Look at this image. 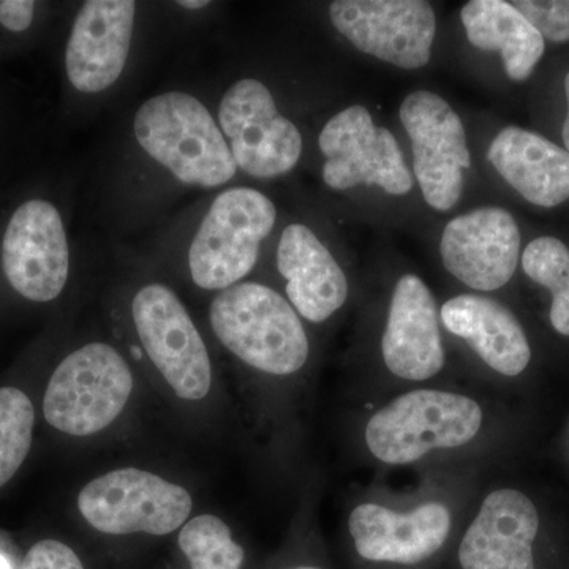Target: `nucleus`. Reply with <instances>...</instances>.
Listing matches in <instances>:
<instances>
[{"label":"nucleus","instance_id":"nucleus-1","mask_svg":"<svg viewBox=\"0 0 569 569\" xmlns=\"http://www.w3.org/2000/svg\"><path fill=\"white\" fill-rule=\"evenodd\" d=\"M134 137L149 157L187 186H223L238 164L222 130L200 100L168 92L138 108Z\"/></svg>","mask_w":569,"mask_h":569},{"label":"nucleus","instance_id":"nucleus-2","mask_svg":"<svg viewBox=\"0 0 569 569\" xmlns=\"http://www.w3.org/2000/svg\"><path fill=\"white\" fill-rule=\"evenodd\" d=\"M209 318L220 342L261 372L290 376L309 358V340L293 307L264 284L224 288L213 299Z\"/></svg>","mask_w":569,"mask_h":569},{"label":"nucleus","instance_id":"nucleus-3","mask_svg":"<svg viewBox=\"0 0 569 569\" xmlns=\"http://www.w3.org/2000/svg\"><path fill=\"white\" fill-rule=\"evenodd\" d=\"M481 425V408L470 397L419 389L373 415L367 422L366 441L381 462L403 466L433 449L463 447Z\"/></svg>","mask_w":569,"mask_h":569},{"label":"nucleus","instance_id":"nucleus-4","mask_svg":"<svg viewBox=\"0 0 569 569\" xmlns=\"http://www.w3.org/2000/svg\"><path fill=\"white\" fill-rule=\"evenodd\" d=\"M276 219L274 203L258 190L236 187L220 193L190 246L193 282L203 290H224L244 279Z\"/></svg>","mask_w":569,"mask_h":569},{"label":"nucleus","instance_id":"nucleus-5","mask_svg":"<svg viewBox=\"0 0 569 569\" xmlns=\"http://www.w3.org/2000/svg\"><path fill=\"white\" fill-rule=\"evenodd\" d=\"M132 389L126 359L107 343H89L67 356L52 373L43 415L63 433L93 436L122 413Z\"/></svg>","mask_w":569,"mask_h":569},{"label":"nucleus","instance_id":"nucleus-6","mask_svg":"<svg viewBox=\"0 0 569 569\" xmlns=\"http://www.w3.org/2000/svg\"><path fill=\"white\" fill-rule=\"evenodd\" d=\"M78 508L102 533L163 537L186 523L192 497L149 471L121 468L89 482L78 496Z\"/></svg>","mask_w":569,"mask_h":569},{"label":"nucleus","instance_id":"nucleus-7","mask_svg":"<svg viewBox=\"0 0 569 569\" xmlns=\"http://www.w3.org/2000/svg\"><path fill=\"white\" fill-rule=\"evenodd\" d=\"M132 316L146 353L176 396L204 399L211 391V359L173 290L159 283L141 288L133 299Z\"/></svg>","mask_w":569,"mask_h":569},{"label":"nucleus","instance_id":"nucleus-8","mask_svg":"<svg viewBox=\"0 0 569 569\" xmlns=\"http://www.w3.org/2000/svg\"><path fill=\"white\" fill-rule=\"evenodd\" d=\"M219 122L236 164L253 178L287 174L301 159V133L277 111L263 82L241 80L231 86L220 102Z\"/></svg>","mask_w":569,"mask_h":569},{"label":"nucleus","instance_id":"nucleus-9","mask_svg":"<svg viewBox=\"0 0 569 569\" xmlns=\"http://www.w3.org/2000/svg\"><path fill=\"white\" fill-rule=\"evenodd\" d=\"M318 144L326 159L323 179L331 189L348 190L359 183L380 187L389 194L413 189L395 134L377 127L365 107L355 104L329 119Z\"/></svg>","mask_w":569,"mask_h":569},{"label":"nucleus","instance_id":"nucleus-10","mask_svg":"<svg viewBox=\"0 0 569 569\" xmlns=\"http://www.w3.org/2000/svg\"><path fill=\"white\" fill-rule=\"evenodd\" d=\"M410 134L413 168L426 203L449 211L463 192V171L471 164L466 129L447 100L437 93H410L400 107Z\"/></svg>","mask_w":569,"mask_h":569},{"label":"nucleus","instance_id":"nucleus-11","mask_svg":"<svg viewBox=\"0 0 569 569\" xmlns=\"http://www.w3.org/2000/svg\"><path fill=\"white\" fill-rule=\"evenodd\" d=\"M329 18L366 54L399 69L427 66L436 40V11L422 0H336Z\"/></svg>","mask_w":569,"mask_h":569},{"label":"nucleus","instance_id":"nucleus-12","mask_svg":"<svg viewBox=\"0 0 569 569\" xmlns=\"http://www.w3.org/2000/svg\"><path fill=\"white\" fill-rule=\"evenodd\" d=\"M2 266L11 287L33 302H50L66 287L70 249L62 217L44 200L26 201L3 234Z\"/></svg>","mask_w":569,"mask_h":569},{"label":"nucleus","instance_id":"nucleus-13","mask_svg":"<svg viewBox=\"0 0 569 569\" xmlns=\"http://www.w3.org/2000/svg\"><path fill=\"white\" fill-rule=\"evenodd\" d=\"M440 253L445 268L460 282L473 290H498L518 268V223L507 209H475L447 224Z\"/></svg>","mask_w":569,"mask_h":569},{"label":"nucleus","instance_id":"nucleus-14","mask_svg":"<svg viewBox=\"0 0 569 569\" xmlns=\"http://www.w3.org/2000/svg\"><path fill=\"white\" fill-rule=\"evenodd\" d=\"M133 0H89L71 28L67 77L80 92L107 91L121 77L132 43Z\"/></svg>","mask_w":569,"mask_h":569},{"label":"nucleus","instance_id":"nucleus-15","mask_svg":"<svg viewBox=\"0 0 569 569\" xmlns=\"http://www.w3.org/2000/svg\"><path fill=\"white\" fill-rule=\"evenodd\" d=\"M537 508L515 489L490 493L459 549L463 569H535Z\"/></svg>","mask_w":569,"mask_h":569},{"label":"nucleus","instance_id":"nucleus-16","mask_svg":"<svg viewBox=\"0 0 569 569\" xmlns=\"http://www.w3.org/2000/svg\"><path fill=\"white\" fill-rule=\"evenodd\" d=\"M381 351L388 369L406 380H427L443 369L436 299L418 276L400 277L396 284Z\"/></svg>","mask_w":569,"mask_h":569},{"label":"nucleus","instance_id":"nucleus-17","mask_svg":"<svg viewBox=\"0 0 569 569\" xmlns=\"http://www.w3.org/2000/svg\"><path fill=\"white\" fill-rule=\"evenodd\" d=\"M451 516L443 505L427 503L407 515L380 505L351 512L350 533L366 560L415 565L432 557L447 541Z\"/></svg>","mask_w":569,"mask_h":569},{"label":"nucleus","instance_id":"nucleus-18","mask_svg":"<svg viewBox=\"0 0 569 569\" xmlns=\"http://www.w3.org/2000/svg\"><path fill=\"white\" fill-rule=\"evenodd\" d=\"M277 268L287 279L291 305L306 320L321 323L346 305L347 277L306 224L284 228L277 250Z\"/></svg>","mask_w":569,"mask_h":569},{"label":"nucleus","instance_id":"nucleus-19","mask_svg":"<svg viewBox=\"0 0 569 569\" xmlns=\"http://www.w3.org/2000/svg\"><path fill=\"white\" fill-rule=\"evenodd\" d=\"M488 159L531 204L553 208L569 198V152L541 134L507 127L490 144Z\"/></svg>","mask_w":569,"mask_h":569},{"label":"nucleus","instance_id":"nucleus-20","mask_svg":"<svg viewBox=\"0 0 569 569\" xmlns=\"http://www.w3.org/2000/svg\"><path fill=\"white\" fill-rule=\"evenodd\" d=\"M445 328L462 337L501 376L516 377L529 366L531 350L518 318L486 296L462 295L441 309Z\"/></svg>","mask_w":569,"mask_h":569},{"label":"nucleus","instance_id":"nucleus-21","mask_svg":"<svg viewBox=\"0 0 569 569\" xmlns=\"http://www.w3.org/2000/svg\"><path fill=\"white\" fill-rule=\"evenodd\" d=\"M467 39L485 51H498L512 81H526L533 73L546 44L541 33L503 0H471L460 11Z\"/></svg>","mask_w":569,"mask_h":569},{"label":"nucleus","instance_id":"nucleus-22","mask_svg":"<svg viewBox=\"0 0 569 569\" xmlns=\"http://www.w3.org/2000/svg\"><path fill=\"white\" fill-rule=\"evenodd\" d=\"M522 268L533 282L552 293L550 323L561 336H569V250L552 236L531 241L522 254Z\"/></svg>","mask_w":569,"mask_h":569},{"label":"nucleus","instance_id":"nucleus-23","mask_svg":"<svg viewBox=\"0 0 569 569\" xmlns=\"http://www.w3.org/2000/svg\"><path fill=\"white\" fill-rule=\"evenodd\" d=\"M179 548L192 569H241L244 549L236 545L222 519L198 516L182 527Z\"/></svg>","mask_w":569,"mask_h":569},{"label":"nucleus","instance_id":"nucleus-24","mask_svg":"<svg viewBox=\"0 0 569 569\" xmlns=\"http://www.w3.org/2000/svg\"><path fill=\"white\" fill-rule=\"evenodd\" d=\"M36 411L18 388H0V488L14 477L32 447Z\"/></svg>","mask_w":569,"mask_h":569},{"label":"nucleus","instance_id":"nucleus-25","mask_svg":"<svg viewBox=\"0 0 569 569\" xmlns=\"http://www.w3.org/2000/svg\"><path fill=\"white\" fill-rule=\"evenodd\" d=\"M512 6L541 33L542 39L557 43L569 40V0H519Z\"/></svg>","mask_w":569,"mask_h":569},{"label":"nucleus","instance_id":"nucleus-26","mask_svg":"<svg viewBox=\"0 0 569 569\" xmlns=\"http://www.w3.org/2000/svg\"><path fill=\"white\" fill-rule=\"evenodd\" d=\"M18 569H84L80 557L56 539H43L33 545Z\"/></svg>","mask_w":569,"mask_h":569},{"label":"nucleus","instance_id":"nucleus-27","mask_svg":"<svg viewBox=\"0 0 569 569\" xmlns=\"http://www.w3.org/2000/svg\"><path fill=\"white\" fill-rule=\"evenodd\" d=\"M36 2L32 0H0V24L11 32H22L32 24Z\"/></svg>","mask_w":569,"mask_h":569},{"label":"nucleus","instance_id":"nucleus-28","mask_svg":"<svg viewBox=\"0 0 569 569\" xmlns=\"http://www.w3.org/2000/svg\"><path fill=\"white\" fill-rule=\"evenodd\" d=\"M565 92H567L568 112L567 121L563 123V142L565 146H567V151L569 152V71L567 78H565Z\"/></svg>","mask_w":569,"mask_h":569},{"label":"nucleus","instance_id":"nucleus-29","mask_svg":"<svg viewBox=\"0 0 569 569\" xmlns=\"http://www.w3.org/2000/svg\"><path fill=\"white\" fill-rule=\"evenodd\" d=\"M178 6L183 7V9L200 10L209 6V2H204V0H181Z\"/></svg>","mask_w":569,"mask_h":569},{"label":"nucleus","instance_id":"nucleus-30","mask_svg":"<svg viewBox=\"0 0 569 569\" xmlns=\"http://www.w3.org/2000/svg\"><path fill=\"white\" fill-rule=\"evenodd\" d=\"M0 569H11L10 561L0 553Z\"/></svg>","mask_w":569,"mask_h":569},{"label":"nucleus","instance_id":"nucleus-31","mask_svg":"<svg viewBox=\"0 0 569 569\" xmlns=\"http://www.w3.org/2000/svg\"><path fill=\"white\" fill-rule=\"evenodd\" d=\"M299 569H317V568H299Z\"/></svg>","mask_w":569,"mask_h":569}]
</instances>
